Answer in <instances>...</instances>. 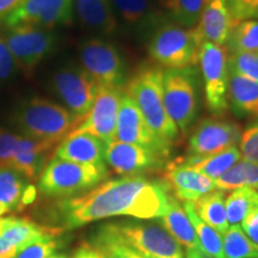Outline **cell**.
I'll return each mask as SVG.
<instances>
[{
  "instance_id": "cell-1",
  "label": "cell",
  "mask_w": 258,
  "mask_h": 258,
  "mask_svg": "<svg viewBox=\"0 0 258 258\" xmlns=\"http://www.w3.org/2000/svg\"><path fill=\"white\" fill-rule=\"evenodd\" d=\"M170 189L164 180L124 176L99 183L80 196L57 203V214L66 230L114 217L159 219L166 211Z\"/></svg>"
},
{
  "instance_id": "cell-2",
  "label": "cell",
  "mask_w": 258,
  "mask_h": 258,
  "mask_svg": "<svg viewBox=\"0 0 258 258\" xmlns=\"http://www.w3.org/2000/svg\"><path fill=\"white\" fill-rule=\"evenodd\" d=\"M152 133L171 147L179 135V129L167 114L163 99V70L146 67L138 72L125 89Z\"/></svg>"
},
{
  "instance_id": "cell-3",
  "label": "cell",
  "mask_w": 258,
  "mask_h": 258,
  "mask_svg": "<svg viewBox=\"0 0 258 258\" xmlns=\"http://www.w3.org/2000/svg\"><path fill=\"white\" fill-rule=\"evenodd\" d=\"M80 122L72 112L42 97H32L14 115V124L22 135L36 140L60 144Z\"/></svg>"
},
{
  "instance_id": "cell-4",
  "label": "cell",
  "mask_w": 258,
  "mask_h": 258,
  "mask_svg": "<svg viewBox=\"0 0 258 258\" xmlns=\"http://www.w3.org/2000/svg\"><path fill=\"white\" fill-rule=\"evenodd\" d=\"M108 176L104 165H84L53 157L38 178V190L46 196L72 198L88 191L102 183Z\"/></svg>"
},
{
  "instance_id": "cell-5",
  "label": "cell",
  "mask_w": 258,
  "mask_h": 258,
  "mask_svg": "<svg viewBox=\"0 0 258 258\" xmlns=\"http://www.w3.org/2000/svg\"><path fill=\"white\" fill-rule=\"evenodd\" d=\"M163 99L179 132L186 133L199 112L196 72L191 67L163 71Z\"/></svg>"
},
{
  "instance_id": "cell-6",
  "label": "cell",
  "mask_w": 258,
  "mask_h": 258,
  "mask_svg": "<svg viewBox=\"0 0 258 258\" xmlns=\"http://www.w3.org/2000/svg\"><path fill=\"white\" fill-rule=\"evenodd\" d=\"M148 53L166 70L186 69L198 62L199 47L191 29L171 22H163L151 34Z\"/></svg>"
},
{
  "instance_id": "cell-7",
  "label": "cell",
  "mask_w": 258,
  "mask_h": 258,
  "mask_svg": "<svg viewBox=\"0 0 258 258\" xmlns=\"http://www.w3.org/2000/svg\"><path fill=\"white\" fill-rule=\"evenodd\" d=\"M198 61L209 111L214 116L224 115L228 109V51L225 46L203 42L199 47Z\"/></svg>"
},
{
  "instance_id": "cell-8",
  "label": "cell",
  "mask_w": 258,
  "mask_h": 258,
  "mask_svg": "<svg viewBox=\"0 0 258 258\" xmlns=\"http://www.w3.org/2000/svg\"><path fill=\"white\" fill-rule=\"evenodd\" d=\"M129 246L148 258H184L182 246L157 222L124 221L112 224Z\"/></svg>"
},
{
  "instance_id": "cell-9",
  "label": "cell",
  "mask_w": 258,
  "mask_h": 258,
  "mask_svg": "<svg viewBox=\"0 0 258 258\" xmlns=\"http://www.w3.org/2000/svg\"><path fill=\"white\" fill-rule=\"evenodd\" d=\"M4 38L17 67L27 76L32 74L37 64L55 49L57 41L50 29L28 24L9 28Z\"/></svg>"
},
{
  "instance_id": "cell-10",
  "label": "cell",
  "mask_w": 258,
  "mask_h": 258,
  "mask_svg": "<svg viewBox=\"0 0 258 258\" xmlns=\"http://www.w3.org/2000/svg\"><path fill=\"white\" fill-rule=\"evenodd\" d=\"M51 86L64 108L82 122L95 101L98 84L83 67L69 66L56 71L51 78Z\"/></svg>"
},
{
  "instance_id": "cell-11",
  "label": "cell",
  "mask_w": 258,
  "mask_h": 258,
  "mask_svg": "<svg viewBox=\"0 0 258 258\" xmlns=\"http://www.w3.org/2000/svg\"><path fill=\"white\" fill-rule=\"evenodd\" d=\"M82 67L98 85L123 86L127 66L120 51L110 42L92 38L80 46Z\"/></svg>"
},
{
  "instance_id": "cell-12",
  "label": "cell",
  "mask_w": 258,
  "mask_h": 258,
  "mask_svg": "<svg viewBox=\"0 0 258 258\" xmlns=\"http://www.w3.org/2000/svg\"><path fill=\"white\" fill-rule=\"evenodd\" d=\"M123 90V86L98 85L91 109L74 131L91 134L104 144L115 140L116 120Z\"/></svg>"
},
{
  "instance_id": "cell-13",
  "label": "cell",
  "mask_w": 258,
  "mask_h": 258,
  "mask_svg": "<svg viewBox=\"0 0 258 258\" xmlns=\"http://www.w3.org/2000/svg\"><path fill=\"white\" fill-rule=\"evenodd\" d=\"M73 10V0H23L4 23L8 28L28 24L51 30L72 23Z\"/></svg>"
},
{
  "instance_id": "cell-14",
  "label": "cell",
  "mask_w": 258,
  "mask_h": 258,
  "mask_svg": "<svg viewBox=\"0 0 258 258\" xmlns=\"http://www.w3.org/2000/svg\"><path fill=\"white\" fill-rule=\"evenodd\" d=\"M115 140L122 143L139 145L167 158L170 156V146H167L152 133L139 110L132 96L123 90L120 109L116 120Z\"/></svg>"
},
{
  "instance_id": "cell-15",
  "label": "cell",
  "mask_w": 258,
  "mask_h": 258,
  "mask_svg": "<svg viewBox=\"0 0 258 258\" xmlns=\"http://www.w3.org/2000/svg\"><path fill=\"white\" fill-rule=\"evenodd\" d=\"M241 129L237 123L209 117L202 120L190 135L188 151L190 157H206L226 148L237 146Z\"/></svg>"
},
{
  "instance_id": "cell-16",
  "label": "cell",
  "mask_w": 258,
  "mask_h": 258,
  "mask_svg": "<svg viewBox=\"0 0 258 258\" xmlns=\"http://www.w3.org/2000/svg\"><path fill=\"white\" fill-rule=\"evenodd\" d=\"M104 158L115 172L124 176H139L159 170L166 160L165 157L152 150L118 140L106 144Z\"/></svg>"
},
{
  "instance_id": "cell-17",
  "label": "cell",
  "mask_w": 258,
  "mask_h": 258,
  "mask_svg": "<svg viewBox=\"0 0 258 258\" xmlns=\"http://www.w3.org/2000/svg\"><path fill=\"white\" fill-rule=\"evenodd\" d=\"M29 218L0 217V258H14L22 249L48 233L59 232Z\"/></svg>"
},
{
  "instance_id": "cell-18",
  "label": "cell",
  "mask_w": 258,
  "mask_h": 258,
  "mask_svg": "<svg viewBox=\"0 0 258 258\" xmlns=\"http://www.w3.org/2000/svg\"><path fill=\"white\" fill-rule=\"evenodd\" d=\"M164 182L177 200L194 202L215 189L214 179L199 172L184 161H173L167 165Z\"/></svg>"
},
{
  "instance_id": "cell-19",
  "label": "cell",
  "mask_w": 258,
  "mask_h": 258,
  "mask_svg": "<svg viewBox=\"0 0 258 258\" xmlns=\"http://www.w3.org/2000/svg\"><path fill=\"white\" fill-rule=\"evenodd\" d=\"M234 27L226 0H208L199 23L191 29L198 47L203 42L225 46Z\"/></svg>"
},
{
  "instance_id": "cell-20",
  "label": "cell",
  "mask_w": 258,
  "mask_h": 258,
  "mask_svg": "<svg viewBox=\"0 0 258 258\" xmlns=\"http://www.w3.org/2000/svg\"><path fill=\"white\" fill-rule=\"evenodd\" d=\"M10 165H0V217L21 212L37 198L36 186Z\"/></svg>"
},
{
  "instance_id": "cell-21",
  "label": "cell",
  "mask_w": 258,
  "mask_h": 258,
  "mask_svg": "<svg viewBox=\"0 0 258 258\" xmlns=\"http://www.w3.org/2000/svg\"><path fill=\"white\" fill-rule=\"evenodd\" d=\"M106 144L89 133L72 131L56 147L54 157L84 165H104Z\"/></svg>"
},
{
  "instance_id": "cell-22",
  "label": "cell",
  "mask_w": 258,
  "mask_h": 258,
  "mask_svg": "<svg viewBox=\"0 0 258 258\" xmlns=\"http://www.w3.org/2000/svg\"><path fill=\"white\" fill-rule=\"evenodd\" d=\"M55 146L56 145L51 143L36 140L21 134L10 166L21 172L29 182L38 180L42 171L47 165L49 154Z\"/></svg>"
},
{
  "instance_id": "cell-23",
  "label": "cell",
  "mask_w": 258,
  "mask_h": 258,
  "mask_svg": "<svg viewBox=\"0 0 258 258\" xmlns=\"http://www.w3.org/2000/svg\"><path fill=\"white\" fill-rule=\"evenodd\" d=\"M111 4L122 23L135 34H152L164 22L151 0H111Z\"/></svg>"
},
{
  "instance_id": "cell-24",
  "label": "cell",
  "mask_w": 258,
  "mask_h": 258,
  "mask_svg": "<svg viewBox=\"0 0 258 258\" xmlns=\"http://www.w3.org/2000/svg\"><path fill=\"white\" fill-rule=\"evenodd\" d=\"M73 8L80 22L102 35H112L117 31L118 19L111 0H73Z\"/></svg>"
},
{
  "instance_id": "cell-25",
  "label": "cell",
  "mask_w": 258,
  "mask_h": 258,
  "mask_svg": "<svg viewBox=\"0 0 258 258\" xmlns=\"http://www.w3.org/2000/svg\"><path fill=\"white\" fill-rule=\"evenodd\" d=\"M227 102L232 112L237 117H257L258 83L230 71Z\"/></svg>"
},
{
  "instance_id": "cell-26",
  "label": "cell",
  "mask_w": 258,
  "mask_h": 258,
  "mask_svg": "<svg viewBox=\"0 0 258 258\" xmlns=\"http://www.w3.org/2000/svg\"><path fill=\"white\" fill-rule=\"evenodd\" d=\"M159 222L178 241L180 246L186 247V250L202 251L195 228H194L188 214L178 200L171 194L169 201H167L166 211L163 217L159 218Z\"/></svg>"
},
{
  "instance_id": "cell-27",
  "label": "cell",
  "mask_w": 258,
  "mask_h": 258,
  "mask_svg": "<svg viewBox=\"0 0 258 258\" xmlns=\"http://www.w3.org/2000/svg\"><path fill=\"white\" fill-rule=\"evenodd\" d=\"M241 159V153L237 146L226 148L220 152L206 157H189L188 159H182L199 172L203 173L209 178L218 179L225 172H227L232 166H234Z\"/></svg>"
},
{
  "instance_id": "cell-28",
  "label": "cell",
  "mask_w": 258,
  "mask_h": 258,
  "mask_svg": "<svg viewBox=\"0 0 258 258\" xmlns=\"http://www.w3.org/2000/svg\"><path fill=\"white\" fill-rule=\"evenodd\" d=\"M90 244L101 252L103 258H145L122 239L112 224L97 228Z\"/></svg>"
},
{
  "instance_id": "cell-29",
  "label": "cell",
  "mask_w": 258,
  "mask_h": 258,
  "mask_svg": "<svg viewBox=\"0 0 258 258\" xmlns=\"http://www.w3.org/2000/svg\"><path fill=\"white\" fill-rule=\"evenodd\" d=\"M225 200V191L217 190L206 194L205 196L192 202L200 219L217 230L220 234H224L230 227L226 215Z\"/></svg>"
},
{
  "instance_id": "cell-30",
  "label": "cell",
  "mask_w": 258,
  "mask_h": 258,
  "mask_svg": "<svg viewBox=\"0 0 258 258\" xmlns=\"http://www.w3.org/2000/svg\"><path fill=\"white\" fill-rule=\"evenodd\" d=\"M214 182L215 188L222 191L238 188L258 190V161L240 159Z\"/></svg>"
},
{
  "instance_id": "cell-31",
  "label": "cell",
  "mask_w": 258,
  "mask_h": 258,
  "mask_svg": "<svg viewBox=\"0 0 258 258\" xmlns=\"http://www.w3.org/2000/svg\"><path fill=\"white\" fill-rule=\"evenodd\" d=\"M183 208H184L194 228H195L203 254L207 258H226L221 234L200 219L195 208H194L192 202H184Z\"/></svg>"
},
{
  "instance_id": "cell-32",
  "label": "cell",
  "mask_w": 258,
  "mask_h": 258,
  "mask_svg": "<svg viewBox=\"0 0 258 258\" xmlns=\"http://www.w3.org/2000/svg\"><path fill=\"white\" fill-rule=\"evenodd\" d=\"M173 23L192 29L199 23L206 6V0H157Z\"/></svg>"
},
{
  "instance_id": "cell-33",
  "label": "cell",
  "mask_w": 258,
  "mask_h": 258,
  "mask_svg": "<svg viewBox=\"0 0 258 258\" xmlns=\"http://www.w3.org/2000/svg\"><path fill=\"white\" fill-rule=\"evenodd\" d=\"M225 46L228 54L258 53V19H247L235 24Z\"/></svg>"
},
{
  "instance_id": "cell-34",
  "label": "cell",
  "mask_w": 258,
  "mask_h": 258,
  "mask_svg": "<svg viewBox=\"0 0 258 258\" xmlns=\"http://www.w3.org/2000/svg\"><path fill=\"white\" fill-rule=\"evenodd\" d=\"M225 207L228 224H240L253 208L258 207V190L251 188L232 190L225 200Z\"/></svg>"
},
{
  "instance_id": "cell-35",
  "label": "cell",
  "mask_w": 258,
  "mask_h": 258,
  "mask_svg": "<svg viewBox=\"0 0 258 258\" xmlns=\"http://www.w3.org/2000/svg\"><path fill=\"white\" fill-rule=\"evenodd\" d=\"M224 252L226 258H256L258 244L245 234L239 224L232 225L224 233Z\"/></svg>"
},
{
  "instance_id": "cell-36",
  "label": "cell",
  "mask_w": 258,
  "mask_h": 258,
  "mask_svg": "<svg viewBox=\"0 0 258 258\" xmlns=\"http://www.w3.org/2000/svg\"><path fill=\"white\" fill-rule=\"evenodd\" d=\"M61 231L48 233L22 249L14 258H48L54 254L60 244Z\"/></svg>"
},
{
  "instance_id": "cell-37",
  "label": "cell",
  "mask_w": 258,
  "mask_h": 258,
  "mask_svg": "<svg viewBox=\"0 0 258 258\" xmlns=\"http://www.w3.org/2000/svg\"><path fill=\"white\" fill-rule=\"evenodd\" d=\"M228 69L258 83V53L228 54Z\"/></svg>"
},
{
  "instance_id": "cell-38",
  "label": "cell",
  "mask_w": 258,
  "mask_h": 258,
  "mask_svg": "<svg viewBox=\"0 0 258 258\" xmlns=\"http://www.w3.org/2000/svg\"><path fill=\"white\" fill-rule=\"evenodd\" d=\"M239 151L243 159L258 161V116L241 132Z\"/></svg>"
},
{
  "instance_id": "cell-39",
  "label": "cell",
  "mask_w": 258,
  "mask_h": 258,
  "mask_svg": "<svg viewBox=\"0 0 258 258\" xmlns=\"http://www.w3.org/2000/svg\"><path fill=\"white\" fill-rule=\"evenodd\" d=\"M226 4L234 25L247 19H258V0H226Z\"/></svg>"
},
{
  "instance_id": "cell-40",
  "label": "cell",
  "mask_w": 258,
  "mask_h": 258,
  "mask_svg": "<svg viewBox=\"0 0 258 258\" xmlns=\"http://www.w3.org/2000/svg\"><path fill=\"white\" fill-rule=\"evenodd\" d=\"M21 134L0 127V165H10L17 148Z\"/></svg>"
},
{
  "instance_id": "cell-41",
  "label": "cell",
  "mask_w": 258,
  "mask_h": 258,
  "mask_svg": "<svg viewBox=\"0 0 258 258\" xmlns=\"http://www.w3.org/2000/svg\"><path fill=\"white\" fill-rule=\"evenodd\" d=\"M17 70V63L10 51L4 36L0 35V83L6 82L14 76Z\"/></svg>"
},
{
  "instance_id": "cell-42",
  "label": "cell",
  "mask_w": 258,
  "mask_h": 258,
  "mask_svg": "<svg viewBox=\"0 0 258 258\" xmlns=\"http://www.w3.org/2000/svg\"><path fill=\"white\" fill-rule=\"evenodd\" d=\"M241 228L251 240L258 244V207L253 208L244 218L241 221Z\"/></svg>"
},
{
  "instance_id": "cell-43",
  "label": "cell",
  "mask_w": 258,
  "mask_h": 258,
  "mask_svg": "<svg viewBox=\"0 0 258 258\" xmlns=\"http://www.w3.org/2000/svg\"><path fill=\"white\" fill-rule=\"evenodd\" d=\"M72 258H103L101 252L90 243H83L76 252L73 253Z\"/></svg>"
},
{
  "instance_id": "cell-44",
  "label": "cell",
  "mask_w": 258,
  "mask_h": 258,
  "mask_svg": "<svg viewBox=\"0 0 258 258\" xmlns=\"http://www.w3.org/2000/svg\"><path fill=\"white\" fill-rule=\"evenodd\" d=\"M23 0H0V21H4Z\"/></svg>"
},
{
  "instance_id": "cell-45",
  "label": "cell",
  "mask_w": 258,
  "mask_h": 258,
  "mask_svg": "<svg viewBox=\"0 0 258 258\" xmlns=\"http://www.w3.org/2000/svg\"><path fill=\"white\" fill-rule=\"evenodd\" d=\"M185 258H207L200 250H186Z\"/></svg>"
},
{
  "instance_id": "cell-46",
  "label": "cell",
  "mask_w": 258,
  "mask_h": 258,
  "mask_svg": "<svg viewBox=\"0 0 258 258\" xmlns=\"http://www.w3.org/2000/svg\"><path fill=\"white\" fill-rule=\"evenodd\" d=\"M48 258H67V256H66V254H63V253H54Z\"/></svg>"
},
{
  "instance_id": "cell-47",
  "label": "cell",
  "mask_w": 258,
  "mask_h": 258,
  "mask_svg": "<svg viewBox=\"0 0 258 258\" xmlns=\"http://www.w3.org/2000/svg\"><path fill=\"white\" fill-rule=\"evenodd\" d=\"M207 2H208V0H206V4H207Z\"/></svg>"
},
{
  "instance_id": "cell-48",
  "label": "cell",
  "mask_w": 258,
  "mask_h": 258,
  "mask_svg": "<svg viewBox=\"0 0 258 258\" xmlns=\"http://www.w3.org/2000/svg\"><path fill=\"white\" fill-rule=\"evenodd\" d=\"M145 258H148V257H145Z\"/></svg>"
},
{
  "instance_id": "cell-49",
  "label": "cell",
  "mask_w": 258,
  "mask_h": 258,
  "mask_svg": "<svg viewBox=\"0 0 258 258\" xmlns=\"http://www.w3.org/2000/svg\"><path fill=\"white\" fill-rule=\"evenodd\" d=\"M256 258H258V257H256Z\"/></svg>"
}]
</instances>
